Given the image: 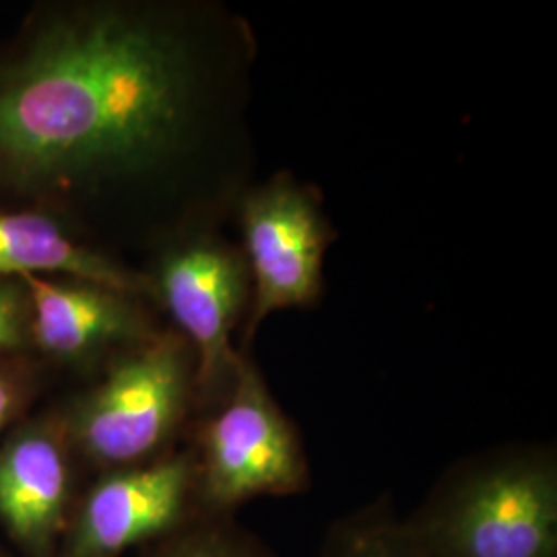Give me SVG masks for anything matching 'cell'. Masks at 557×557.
<instances>
[{"label": "cell", "mask_w": 557, "mask_h": 557, "mask_svg": "<svg viewBox=\"0 0 557 557\" xmlns=\"http://www.w3.org/2000/svg\"><path fill=\"white\" fill-rule=\"evenodd\" d=\"M186 44L128 9H79L0 69V186L54 188L147 168L188 126Z\"/></svg>", "instance_id": "cell-1"}, {"label": "cell", "mask_w": 557, "mask_h": 557, "mask_svg": "<svg viewBox=\"0 0 557 557\" xmlns=\"http://www.w3.org/2000/svg\"><path fill=\"white\" fill-rule=\"evenodd\" d=\"M423 557H557V469L547 453L471 462L403 520Z\"/></svg>", "instance_id": "cell-2"}, {"label": "cell", "mask_w": 557, "mask_h": 557, "mask_svg": "<svg viewBox=\"0 0 557 557\" xmlns=\"http://www.w3.org/2000/svg\"><path fill=\"white\" fill-rule=\"evenodd\" d=\"M195 374L197 361L186 341L149 338L112 361L100 382L60 407L87 479L170 455L197 403Z\"/></svg>", "instance_id": "cell-3"}, {"label": "cell", "mask_w": 557, "mask_h": 557, "mask_svg": "<svg viewBox=\"0 0 557 557\" xmlns=\"http://www.w3.org/2000/svg\"><path fill=\"white\" fill-rule=\"evenodd\" d=\"M193 453L207 517H234L248 499L294 496L310 483L298 434L250 359H239L234 384L202 421Z\"/></svg>", "instance_id": "cell-4"}, {"label": "cell", "mask_w": 557, "mask_h": 557, "mask_svg": "<svg viewBox=\"0 0 557 557\" xmlns=\"http://www.w3.org/2000/svg\"><path fill=\"white\" fill-rule=\"evenodd\" d=\"M202 517L193 448L87 479L57 557H122Z\"/></svg>", "instance_id": "cell-5"}, {"label": "cell", "mask_w": 557, "mask_h": 557, "mask_svg": "<svg viewBox=\"0 0 557 557\" xmlns=\"http://www.w3.org/2000/svg\"><path fill=\"white\" fill-rule=\"evenodd\" d=\"M85 481L59 409L0 438V529L21 557H57Z\"/></svg>", "instance_id": "cell-6"}, {"label": "cell", "mask_w": 557, "mask_h": 557, "mask_svg": "<svg viewBox=\"0 0 557 557\" xmlns=\"http://www.w3.org/2000/svg\"><path fill=\"white\" fill-rule=\"evenodd\" d=\"M158 289L190 341L197 400L221 403L242 359L232 349L230 335L246 298L244 260L218 239L186 242L161 262Z\"/></svg>", "instance_id": "cell-7"}, {"label": "cell", "mask_w": 557, "mask_h": 557, "mask_svg": "<svg viewBox=\"0 0 557 557\" xmlns=\"http://www.w3.org/2000/svg\"><path fill=\"white\" fill-rule=\"evenodd\" d=\"M242 232L255 277L246 341L269 314L308 306L320 294L329 230L314 199L289 178L273 180L244 200Z\"/></svg>", "instance_id": "cell-8"}, {"label": "cell", "mask_w": 557, "mask_h": 557, "mask_svg": "<svg viewBox=\"0 0 557 557\" xmlns=\"http://www.w3.org/2000/svg\"><path fill=\"white\" fill-rule=\"evenodd\" d=\"M20 278L32 306V338L59 363L85 366L112 347L145 337L143 319L124 294L83 281Z\"/></svg>", "instance_id": "cell-9"}, {"label": "cell", "mask_w": 557, "mask_h": 557, "mask_svg": "<svg viewBox=\"0 0 557 557\" xmlns=\"http://www.w3.org/2000/svg\"><path fill=\"white\" fill-rule=\"evenodd\" d=\"M66 273L124 296L140 294L143 278L69 238L59 225L38 213L0 211V277Z\"/></svg>", "instance_id": "cell-10"}, {"label": "cell", "mask_w": 557, "mask_h": 557, "mask_svg": "<svg viewBox=\"0 0 557 557\" xmlns=\"http://www.w3.org/2000/svg\"><path fill=\"white\" fill-rule=\"evenodd\" d=\"M324 557H423L386 504L363 508L333 524Z\"/></svg>", "instance_id": "cell-11"}, {"label": "cell", "mask_w": 557, "mask_h": 557, "mask_svg": "<svg viewBox=\"0 0 557 557\" xmlns=\"http://www.w3.org/2000/svg\"><path fill=\"white\" fill-rule=\"evenodd\" d=\"M137 557H273L234 517H202L137 552Z\"/></svg>", "instance_id": "cell-12"}, {"label": "cell", "mask_w": 557, "mask_h": 557, "mask_svg": "<svg viewBox=\"0 0 557 557\" xmlns=\"http://www.w3.org/2000/svg\"><path fill=\"white\" fill-rule=\"evenodd\" d=\"M32 338V306L25 285L0 277V358L20 351ZM2 363V359H0Z\"/></svg>", "instance_id": "cell-13"}, {"label": "cell", "mask_w": 557, "mask_h": 557, "mask_svg": "<svg viewBox=\"0 0 557 557\" xmlns=\"http://www.w3.org/2000/svg\"><path fill=\"white\" fill-rule=\"evenodd\" d=\"M38 393L36 372L23 361L0 363V438L25 418Z\"/></svg>", "instance_id": "cell-14"}, {"label": "cell", "mask_w": 557, "mask_h": 557, "mask_svg": "<svg viewBox=\"0 0 557 557\" xmlns=\"http://www.w3.org/2000/svg\"><path fill=\"white\" fill-rule=\"evenodd\" d=\"M0 557H13V556H11V554H7V552H4V549H0Z\"/></svg>", "instance_id": "cell-15"}]
</instances>
